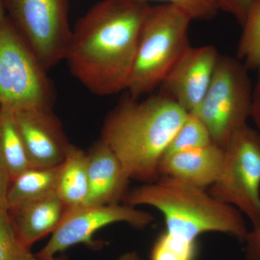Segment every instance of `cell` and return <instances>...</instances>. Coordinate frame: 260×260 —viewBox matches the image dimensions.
I'll list each match as a JSON object with an SVG mask.
<instances>
[{"label":"cell","instance_id":"obj_1","mask_svg":"<svg viewBox=\"0 0 260 260\" xmlns=\"http://www.w3.org/2000/svg\"><path fill=\"white\" fill-rule=\"evenodd\" d=\"M148 3L102 0L72 30L65 60L72 74L95 95L127 89Z\"/></svg>","mask_w":260,"mask_h":260},{"label":"cell","instance_id":"obj_2","mask_svg":"<svg viewBox=\"0 0 260 260\" xmlns=\"http://www.w3.org/2000/svg\"><path fill=\"white\" fill-rule=\"evenodd\" d=\"M188 114L160 93L143 101L129 95L107 116L101 140L130 179L154 182L160 177V160Z\"/></svg>","mask_w":260,"mask_h":260},{"label":"cell","instance_id":"obj_3","mask_svg":"<svg viewBox=\"0 0 260 260\" xmlns=\"http://www.w3.org/2000/svg\"><path fill=\"white\" fill-rule=\"evenodd\" d=\"M124 204L148 205L161 212L168 233L184 242H195L200 234L219 232L245 241L249 232L242 213L222 203L205 189L174 178L158 180L126 191Z\"/></svg>","mask_w":260,"mask_h":260},{"label":"cell","instance_id":"obj_4","mask_svg":"<svg viewBox=\"0 0 260 260\" xmlns=\"http://www.w3.org/2000/svg\"><path fill=\"white\" fill-rule=\"evenodd\" d=\"M191 21L177 5H149L126 89L130 96L138 99L160 87L191 47L188 34Z\"/></svg>","mask_w":260,"mask_h":260},{"label":"cell","instance_id":"obj_5","mask_svg":"<svg viewBox=\"0 0 260 260\" xmlns=\"http://www.w3.org/2000/svg\"><path fill=\"white\" fill-rule=\"evenodd\" d=\"M46 70L15 24L0 21V108L16 112L51 108L53 90Z\"/></svg>","mask_w":260,"mask_h":260},{"label":"cell","instance_id":"obj_6","mask_svg":"<svg viewBox=\"0 0 260 260\" xmlns=\"http://www.w3.org/2000/svg\"><path fill=\"white\" fill-rule=\"evenodd\" d=\"M249 70L237 58L220 56L213 79L196 113L212 140L225 148L233 136L247 125L253 89Z\"/></svg>","mask_w":260,"mask_h":260},{"label":"cell","instance_id":"obj_7","mask_svg":"<svg viewBox=\"0 0 260 260\" xmlns=\"http://www.w3.org/2000/svg\"><path fill=\"white\" fill-rule=\"evenodd\" d=\"M210 194L246 215L253 229L260 224V135L246 125L224 148L221 171Z\"/></svg>","mask_w":260,"mask_h":260},{"label":"cell","instance_id":"obj_8","mask_svg":"<svg viewBox=\"0 0 260 260\" xmlns=\"http://www.w3.org/2000/svg\"><path fill=\"white\" fill-rule=\"evenodd\" d=\"M4 4L46 70L65 59L73 30L68 0H4Z\"/></svg>","mask_w":260,"mask_h":260},{"label":"cell","instance_id":"obj_9","mask_svg":"<svg viewBox=\"0 0 260 260\" xmlns=\"http://www.w3.org/2000/svg\"><path fill=\"white\" fill-rule=\"evenodd\" d=\"M153 220V215L148 212L119 203L82 206L68 210L61 223L37 256L53 257L78 244L93 246L95 233L111 224L125 223L136 229H144Z\"/></svg>","mask_w":260,"mask_h":260},{"label":"cell","instance_id":"obj_10","mask_svg":"<svg viewBox=\"0 0 260 260\" xmlns=\"http://www.w3.org/2000/svg\"><path fill=\"white\" fill-rule=\"evenodd\" d=\"M220 54L213 45L190 47L160 85V92L187 113H196L208 88Z\"/></svg>","mask_w":260,"mask_h":260},{"label":"cell","instance_id":"obj_11","mask_svg":"<svg viewBox=\"0 0 260 260\" xmlns=\"http://www.w3.org/2000/svg\"><path fill=\"white\" fill-rule=\"evenodd\" d=\"M14 116L30 167L48 169L62 164L70 144L51 108L25 109Z\"/></svg>","mask_w":260,"mask_h":260},{"label":"cell","instance_id":"obj_12","mask_svg":"<svg viewBox=\"0 0 260 260\" xmlns=\"http://www.w3.org/2000/svg\"><path fill=\"white\" fill-rule=\"evenodd\" d=\"M88 193L83 206L118 204L130 179L119 159L102 140L88 154Z\"/></svg>","mask_w":260,"mask_h":260},{"label":"cell","instance_id":"obj_13","mask_svg":"<svg viewBox=\"0 0 260 260\" xmlns=\"http://www.w3.org/2000/svg\"><path fill=\"white\" fill-rule=\"evenodd\" d=\"M224 149L210 143L162 157L159 166L160 177H169L206 189L217 180L221 171Z\"/></svg>","mask_w":260,"mask_h":260},{"label":"cell","instance_id":"obj_14","mask_svg":"<svg viewBox=\"0 0 260 260\" xmlns=\"http://www.w3.org/2000/svg\"><path fill=\"white\" fill-rule=\"evenodd\" d=\"M67 212L66 206L56 191L10 210L19 241L28 249L39 239L52 234Z\"/></svg>","mask_w":260,"mask_h":260},{"label":"cell","instance_id":"obj_15","mask_svg":"<svg viewBox=\"0 0 260 260\" xmlns=\"http://www.w3.org/2000/svg\"><path fill=\"white\" fill-rule=\"evenodd\" d=\"M88 154L70 145L59 167L56 193L68 210L83 206L88 193Z\"/></svg>","mask_w":260,"mask_h":260},{"label":"cell","instance_id":"obj_16","mask_svg":"<svg viewBox=\"0 0 260 260\" xmlns=\"http://www.w3.org/2000/svg\"><path fill=\"white\" fill-rule=\"evenodd\" d=\"M60 165L48 169L30 167L13 179L7 194L6 203L9 209L55 192Z\"/></svg>","mask_w":260,"mask_h":260},{"label":"cell","instance_id":"obj_17","mask_svg":"<svg viewBox=\"0 0 260 260\" xmlns=\"http://www.w3.org/2000/svg\"><path fill=\"white\" fill-rule=\"evenodd\" d=\"M0 164L11 181L30 168L14 112L0 108Z\"/></svg>","mask_w":260,"mask_h":260},{"label":"cell","instance_id":"obj_18","mask_svg":"<svg viewBox=\"0 0 260 260\" xmlns=\"http://www.w3.org/2000/svg\"><path fill=\"white\" fill-rule=\"evenodd\" d=\"M237 59L260 76V0H254L242 24Z\"/></svg>","mask_w":260,"mask_h":260},{"label":"cell","instance_id":"obj_19","mask_svg":"<svg viewBox=\"0 0 260 260\" xmlns=\"http://www.w3.org/2000/svg\"><path fill=\"white\" fill-rule=\"evenodd\" d=\"M212 143L213 142L209 131L203 121L197 114L189 113L168 146L164 156L202 148Z\"/></svg>","mask_w":260,"mask_h":260},{"label":"cell","instance_id":"obj_20","mask_svg":"<svg viewBox=\"0 0 260 260\" xmlns=\"http://www.w3.org/2000/svg\"><path fill=\"white\" fill-rule=\"evenodd\" d=\"M30 249L19 241L7 203L0 206V260H23Z\"/></svg>","mask_w":260,"mask_h":260},{"label":"cell","instance_id":"obj_21","mask_svg":"<svg viewBox=\"0 0 260 260\" xmlns=\"http://www.w3.org/2000/svg\"><path fill=\"white\" fill-rule=\"evenodd\" d=\"M196 253V242L179 240L166 232L154 244L150 258L151 260H194Z\"/></svg>","mask_w":260,"mask_h":260},{"label":"cell","instance_id":"obj_22","mask_svg":"<svg viewBox=\"0 0 260 260\" xmlns=\"http://www.w3.org/2000/svg\"><path fill=\"white\" fill-rule=\"evenodd\" d=\"M148 3L150 0H141ZM170 3L180 8L192 20H208L213 18L219 9L218 0H155Z\"/></svg>","mask_w":260,"mask_h":260},{"label":"cell","instance_id":"obj_23","mask_svg":"<svg viewBox=\"0 0 260 260\" xmlns=\"http://www.w3.org/2000/svg\"><path fill=\"white\" fill-rule=\"evenodd\" d=\"M254 0H218L219 9L232 15L242 25Z\"/></svg>","mask_w":260,"mask_h":260},{"label":"cell","instance_id":"obj_24","mask_svg":"<svg viewBox=\"0 0 260 260\" xmlns=\"http://www.w3.org/2000/svg\"><path fill=\"white\" fill-rule=\"evenodd\" d=\"M246 256L248 260H260V224L249 232L246 238Z\"/></svg>","mask_w":260,"mask_h":260},{"label":"cell","instance_id":"obj_25","mask_svg":"<svg viewBox=\"0 0 260 260\" xmlns=\"http://www.w3.org/2000/svg\"><path fill=\"white\" fill-rule=\"evenodd\" d=\"M251 116L260 132V76L255 88L253 89Z\"/></svg>","mask_w":260,"mask_h":260},{"label":"cell","instance_id":"obj_26","mask_svg":"<svg viewBox=\"0 0 260 260\" xmlns=\"http://www.w3.org/2000/svg\"><path fill=\"white\" fill-rule=\"evenodd\" d=\"M11 179L8 173L0 164V206L6 203L7 194L9 189Z\"/></svg>","mask_w":260,"mask_h":260},{"label":"cell","instance_id":"obj_27","mask_svg":"<svg viewBox=\"0 0 260 260\" xmlns=\"http://www.w3.org/2000/svg\"><path fill=\"white\" fill-rule=\"evenodd\" d=\"M116 260H140L139 256L135 252H127L119 256Z\"/></svg>","mask_w":260,"mask_h":260},{"label":"cell","instance_id":"obj_28","mask_svg":"<svg viewBox=\"0 0 260 260\" xmlns=\"http://www.w3.org/2000/svg\"><path fill=\"white\" fill-rule=\"evenodd\" d=\"M23 260H63L61 259H58L57 257L55 256H53V257L50 258H40L38 257L37 256H34V254H31V252H28V254L25 256V257L24 258Z\"/></svg>","mask_w":260,"mask_h":260},{"label":"cell","instance_id":"obj_29","mask_svg":"<svg viewBox=\"0 0 260 260\" xmlns=\"http://www.w3.org/2000/svg\"><path fill=\"white\" fill-rule=\"evenodd\" d=\"M5 13L6 11H5L4 0H0V21H2L7 16Z\"/></svg>","mask_w":260,"mask_h":260},{"label":"cell","instance_id":"obj_30","mask_svg":"<svg viewBox=\"0 0 260 260\" xmlns=\"http://www.w3.org/2000/svg\"><path fill=\"white\" fill-rule=\"evenodd\" d=\"M258 133H259V135H260V132H258Z\"/></svg>","mask_w":260,"mask_h":260}]
</instances>
